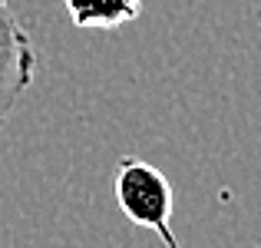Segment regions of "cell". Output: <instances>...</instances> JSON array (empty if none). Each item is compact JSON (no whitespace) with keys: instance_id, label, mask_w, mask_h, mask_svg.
I'll use <instances>...</instances> for the list:
<instances>
[{"instance_id":"6da1fadb","label":"cell","mask_w":261,"mask_h":248,"mask_svg":"<svg viewBox=\"0 0 261 248\" xmlns=\"http://www.w3.org/2000/svg\"><path fill=\"white\" fill-rule=\"evenodd\" d=\"M33 77H37L33 40L20 17L10 10V4L0 0V133L23 93L33 86Z\"/></svg>"},{"instance_id":"7a4b0ae2","label":"cell","mask_w":261,"mask_h":248,"mask_svg":"<svg viewBox=\"0 0 261 248\" xmlns=\"http://www.w3.org/2000/svg\"><path fill=\"white\" fill-rule=\"evenodd\" d=\"M63 7L80 30H116L139 17L142 0H63Z\"/></svg>"}]
</instances>
